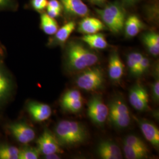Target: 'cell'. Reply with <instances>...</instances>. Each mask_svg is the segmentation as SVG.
<instances>
[{
	"mask_svg": "<svg viewBox=\"0 0 159 159\" xmlns=\"http://www.w3.org/2000/svg\"><path fill=\"white\" fill-rule=\"evenodd\" d=\"M40 154L38 148L25 147L20 150L18 159H37Z\"/></svg>",
	"mask_w": 159,
	"mask_h": 159,
	"instance_id": "484cf974",
	"label": "cell"
},
{
	"mask_svg": "<svg viewBox=\"0 0 159 159\" xmlns=\"http://www.w3.org/2000/svg\"><path fill=\"white\" fill-rule=\"evenodd\" d=\"M113 125L118 129H124L130 123L131 117L129 108L120 98H116L109 104L108 118Z\"/></svg>",
	"mask_w": 159,
	"mask_h": 159,
	"instance_id": "5b68a950",
	"label": "cell"
},
{
	"mask_svg": "<svg viewBox=\"0 0 159 159\" xmlns=\"http://www.w3.org/2000/svg\"><path fill=\"white\" fill-rule=\"evenodd\" d=\"M88 115L97 125H102L108 118V107L100 96H93L88 103Z\"/></svg>",
	"mask_w": 159,
	"mask_h": 159,
	"instance_id": "8992f818",
	"label": "cell"
},
{
	"mask_svg": "<svg viewBox=\"0 0 159 159\" xmlns=\"http://www.w3.org/2000/svg\"><path fill=\"white\" fill-rule=\"evenodd\" d=\"M150 67V61L147 57H142L139 65L138 66L137 70L136 76H140L143 74H144Z\"/></svg>",
	"mask_w": 159,
	"mask_h": 159,
	"instance_id": "f546056e",
	"label": "cell"
},
{
	"mask_svg": "<svg viewBox=\"0 0 159 159\" xmlns=\"http://www.w3.org/2000/svg\"><path fill=\"white\" fill-rule=\"evenodd\" d=\"M9 129L14 138L22 144H28L35 137V133L33 128L24 123H13L10 125Z\"/></svg>",
	"mask_w": 159,
	"mask_h": 159,
	"instance_id": "30bf717a",
	"label": "cell"
},
{
	"mask_svg": "<svg viewBox=\"0 0 159 159\" xmlns=\"http://www.w3.org/2000/svg\"><path fill=\"white\" fill-rule=\"evenodd\" d=\"M27 110L33 119L37 121H44L51 116V108L48 104L41 102H29Z\"/></svg>",
	"mask_w": 159,
	"mask_h": 159,
	"instance_id": "7c38bea8",
	"label": "cell"
},
{
	"mask_svg": "<svg viewBox=\"0 0 159 159\" xmlns=\"http://www.w3.org/2000/svg\"><path fill=\"white\" fill-rule=\"evenodd\" d=\"M129 101L133 107L139 111L148 109V94L146 88L140 84L132 87L129 93Z\"/></svg>",
	"mask_w": 159,
	"mask_h": 159,
	"instance_id": "52a82bcc",
	"label": "cell"
},
{
	"mask_svg": "<svg viewBox=\"0 0 159 159\" xmlns=\"http://www.w3.org/2000/svg\"><path fill=\"white\" fill-rule=\"evenodd\" d=\"M139 0H122L123 3L127 6H133Z\"/></svg>",
	"mask_w": 159,
	"mask_h": 159,
	"instance_id": "e575fe53",
	"label": "cell"
},
{
	"mask_svg": "<svg viewBox=\"0 0 159 159\" xmlns=\"http://www.w3.org/2000/svg\"><path fill=\"white\" fill-rule=\"evenodd\" d=\"M66 64L71 71H82L94 66L98 61V57L94 51L82 43L70 41L66 49Z\"/></svg>",
	"mask_w": 159,
	"mask_h": 159,
	"instance_id": "6da1fadb",
	"label": "cell"
},
{
	"mask_svg": "<svg viewBox=\"0 0 159 159\" xmlns=\"http://www.w3.org/2000/svg\"><path fill=\"white\" fill-rule=\"evenodd\" d=\"M83 99H80L65 103L62 105L63 108L71 113H77L83 107Z\"/></svg>",
	"mask_w": 159,
	"mask_h": 159,
	"instance_id": "f1b7e54d",
	"label": "cell"
},
{
	"mask_svg": "<svg viewBox=\"0 0 159 159\" xmlns=\"http://www.w3.org/2000/svg\"><path fill=\"white\" fill-rule=\"evenodd\" d=\"M125 35L128 38H132L144 28V24L136 15H131L125 20Z\"/></svg>",
	"mask_w": 159,
	"mask_h": 159,
	"instance_id": "e0dca14e",
	"label": "cell"
},
{
	"mask_svg": "<svg viewBox=\"0 0 159 159\" xmlns=\"http://www.w3.org/2000/svg\"><path fill=\"white\" fill-rule=\"evenodd\" d=\"M64 14L69 17H85L90 10L82 0H59Z\"/></svg>",
	"mask_w": 159,
	"mask_h": 159,
	"instance_id": "9c48e42d",
	"label": "cell"
},
{
	"mask_svg": "<svg viewBox=\"0 0 159 159\" xmlns=\"http://www.w3.org/2000/svg\"><path fill=\"white\" fill-rule=\"evenodd\" d=\"M125 157L128 159H143L148 157V153L125 144L123 146Z\"/></svg>",
	"mask_w": 159,
	"mask_h": 159,
	"instance_id": "d4e9b609",
	"label": "cell"
},
{
	"mask_svg": "<svg viewBox=\"0 0 159 159\" xmlns=\"http://www.w3.org/2000/svg\"><path fill=\"white\" fill-rule=\"evenodd\" d=\"M106 29L102 21L92 17H84L78 26V31L84 34H94Z\"/></svg>",
	"mask_w": 159,
	"mask_h": 159,
	"instance_id": "8fae6325",
	"label": "cell"
},
{
	"mask_svg": "<svg viewBox=\"0 0 159 159\" xmlns=\"http://www.w3.org/2000/svg\"><path fill=\"white\" fill-rule=\"evenodd\" d=\"M125 65L121 61L117 52H111L108 63V75L111 80L119 81L124 73Z\"/></svg>",
	"mask_w": 159,
	"mask_h": 159,
	"instance_id": "5bb4252c",
	"label": "cell"
},
{
	"mask_svg": "<svg viewBox=\"0 0 159 159\" xmlns=\"http://www.w3.org/2000/svg\"><path fill=\"white\" fill-rule=\"evenodd\" d=\"M48 0H31V6L36 11H43L48 4Z\"/></svg>",
	"mask_w": 159,
	"mask_h": 159,
	"instance_id": "4dcf8cb0",
	"label": "cell"
},
{
	"mask_svg": "<svg viewBox=\"0 0 159 159\" xmlns=\"http://www.w3.org/2000/svg\"><path fill=\"white\" fill-rule=\"evenodd\" d=\"M97 153L103 159H121L123 155L120 148L110 141H103L97 147Z\"/></svg>",
	"mask_w": 159,
	"mask_h": 159,
	"instance_id": "4fadbf2b",
	"label": "cell"
},
{
	"mask_svg": "<svg viewBox=\"0 0 159 159\" xmlns=\"http://www.w3.org/2000/svg\"><path fill=\"white\" fill-rule=\"evenodd\" d=\"M55 134L61 146L70 147L85 142L87 132L84 125L77 121L63 120L55 127Z\"/></svg>",
	"mask_w": 159,
	"mask_h": 159,
	"instance_id": "7a4b0ae2",
	"label": "cell"
},
{
	"mask_svg": "<svg viewBox=\"0 0 159 159\" xmlns=\"http://www.w3.org/2000/svg\"><path fill=\"white\" fill-rule=\"evenodd\" d=\"M102 70L98 67H90L82 70L77 76L75 83L81 89L87 91H96L104 84Z\"/></svg>",
	"mask_w": 159,
	"mask_h": 159,
	"instance_id": "277c9868",
	"label": "cell"
},
{
	"mask_svg": "<svg viewBox=\"0 0 159 159\" xmlns=\"http://www.w3.org/2000/svg\"><path fill=\"white\" fill-rule=\"evenodd\" d=\"M11 0H0V9L8 5Z\"/></svg>",
	"mask_w": 159,
	"mask_h": 159,
	"instance_id": "d590c367",
	"label": "cell"
},
{
	"mask_svg": "<svg viewBox=\"0 0 159 159\" xmlns=\"http://www.w3.org/2000/svg\"><path fill=\"white\" fill-rule=\"evenodd\" d=\"M76 27V23L74 21H70L66 23L57 32L54 34L50 44L51 45H63L68 40L69 37L74 31Z\"/></svg>",
	"mask_w": 159,
	"mask_h": 159,
	"instance_id": "2e32d148",
	"label": "cell"
},
{
	"mask_svg": "<svg viewBox=\"0 0 159 159\" xmlns=\"http://www.w3.org/2000/svg\"><path fill=\"white\" fill-rule=\"evenodd\" d=\"M142 54L138 52H133L129 54L127 57V64L130 73L133 75H136L139 63L142 57Z\"/></svg>",
	"mask_w": 159,
	"mask_h": 159,
	"instance_id": "7402d4cb",
	"label": "cell"
},
{
	"mask_svg": "<svg viewBox=\"0 0 159 159\" xmlns=\"http://www.w3.org/2000/svg\"><path fill=\"white\" fill-rule=\"evenodd\" d=\"M20 149L8 144L0 145V159H18Z\"/></svg>",
	"mask_w": 159,
	"mask_h": 159,
	"instance_id": "44dd1931",
	"label": "cell"
},
{
	"mask_svg": "<svg viewBox=\"0 0 159 159\" xmlns=\"http://www.w3.org/2000/svg\"><path fill=\"white\" fill-rule=\"evenodd\" d=\"M9 80L2 72L0 71V99L5 97L10 90Z\"/></svg>",
	"mask_w": 159,
	"mask_h": 159,
	"instance_id": "83f0119b",
	"label": "cell"
},
{
	"mask_svg": "<svg viewBox=\"0 0 159 159\" xmlns=\"http://www.w3.org/2000/svg\"><path fill=\"white\" fill-rule=\"evenodd\" d=\"M81 40L90 48L97 50H104L108 47V43L105 36L99 33L94 34H84Z\"/></svg>",
	"mask_w": 159,
	"mask_h": 159,
	"instance_id": "ac0fdd59",
	"label": "cell"
},
{
	"mask_svg": "<svg viewBox=\"0 0 159 159\" xmlns=\"http://www.w3.org/2000/svg\"><path fill=\"white\" fill-rule=\"evenodd\" d=\"M124 144L137 148L144 152H146L147 153L148 152V150L146 144L143 142L139 137L136 136L130 135L126 137L124 141Z\"/></svg>",
	"mask_w": 159,
	"mask_h": 159,
	"instance_id": "603a6c76",
	"label": "cell"
},
{
	"mask_svg": "<svg viewBox=\"0 0 159 159\" xmlns=\"http://www.w3.org/2000/svg\"><path fill=\"white\" fill-rule=\"evenodd\" d=\"M40 27L45 34L52 35L57 32L58 24L55 18L43 12L40 16Z\"/></svg>",
	"mask_w": 159,
	"mask_h": 159,
	"instance_id": "ffe728a7",
	"label": "cell"
},
{
	"mask_svg": "<svg viewBox=\"0 0 159 159\" xmlns=\"http://www.w3.org/2000/svg\"><path fill=\"white\" fill-rule=\"evenodd\" d=\"M38 149L40 153L44 156L51 153H61L63 151L61 148L54 135L49 130L44 131L37 140Z\"/></svg>",
	"mask_w": 159,
	"mask_h": 159,
	"instance_id": "ba28073f",
	"label": "cell"
},
{
	"mask_svg": "<svg viewBox=\"0 0 159 159\" xmlns=\"http://www.w3.org/2000/svg\"><path fill=\"white\" fill-rule=\"evenodd\" d=\"M83 99L81 94L77 90H70L67 91L62 97L61 105L74 100Z\"/></svg>",
	"mask_w": 159,
	"mask_h": 159,
	"instance_id": "4316f807",
	"label": "cell"
},
{
	"mask_svg": "<svg viewBox=\"0 0 159 159\" xmlns=\"http://www.w3.org/2000/svg\"><path fill=\"white\" fill-rule=\"evenodd\" d=\"M47 14L52 17L57 18L59 17L63 11V7L59 0H50L46 7Z\"/></svg>",
	"mask_w": 159,
	"mask_h": 159,
	"instance_id": "cb8c5ba5",
	"label": "cell"
},
{
	"mask_svg": "<svg viewBox=\"0 0 159 159\" xmlns=\"http://www.w3.org/2000/svg\"><path fill=\"white\" fill-rule=\"evenodd\" d=\"M89 1L92 4L100 6V7H102L106 2V0H89Z\"/></svg>",
	"mask_w": 159,
	"mask_h": 159,
	"instance_id": "d6a6232c",
	"label": "cell"
},
{
	"mask_svg": "<svg viewBox=\"0 0 159 159\" xmlns=\"http://www.w3.org/2000/svg\"><path fill=\"white\" fill-rule=\"evenodd\" d=\"M139 123L140 130L144 137L153 146L159 147V130L158 128L153 123L142 120L136 119Z\"/></svg>",
	"mask_w": 159,
	"mask_h": 159,
	"instance_id": "9a60e30c",
	"label": "cell"
},
{
	"mask_svg": "<svg viewBox=\"0 0 159 159\" xmlns=\"http://www.w3.org/2000/svg\"><path fill=\"white\" fill-rule=\"evenodd\" d=\"M143 43L148 52L153 56L159 54V35L155 31H148L143 34Z\"/></svg>",
	"mask_w": 159,
	"mask_h": 159,
	"instance_id": "d6986e66",
	"label": "cell"
},
{
	"mask_svg": "<svg viewBox=\"0 0 159 159\" xmlns=\"http://www.w3.org/2000/svg\"><path fill=\"white\" fill-rule=\"evenodd\" d=\"M44 158L47 159H60V156L57 153H51L45 155Z\"/></svg>",
	"mask_w": 159,
	"mask_h": 159,
	"instance_id": "836d02e7",
	"label": "cell"
},
{
	"mask_svg": "<svg viewBox=\"0 0 159 159\" xmlns=\"http://www.w3.org/2000/svg\"><path fill=\"white\" fill-rule=\"evenodd\" d=\"M105 26L114 34L121 33L125 27L126 13L123 6L118 2H110L102 8L96 9Z\"/></svg>",
	"mask_w": 159,
	"mask_h": 159,
	"instance_id": "3957f363",
	"label": "cell"
},
{
	"mask_svg": "<svg viewBox=\"0 0 159 159\" xmlns=\"http://www.w3.org/2000/svg\"><path fill=\"white\" fill-rule=\"evenodd\" d=\"M152 96L154 101L158 102L159 100V80L158 74L156 76L155 81L152 86Z\"/></svg>",
	"mask_w": 159,
	"mask_h": 159,
	"instance_id": "1f68e13d",
	"label": "cell"
}]
</instances>
